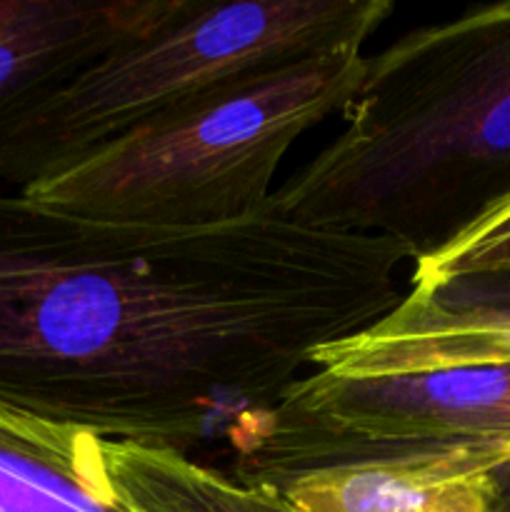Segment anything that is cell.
Here are the masks:
<instances>
[{
	"mask_svg": "<svg viewBox=\"0 0 510 512\" xmlns=\"http://www.w3.org/2000/svg\"><path fill=\"white\" fill-rule=\"evenodd\" d=\"M405 263L273 205L163 228L0 195V405L188 453L220 400L270 408L315 350L390 313Z\"/></svg>",
	"mask_w": 510,
	"mask_h": 512,
	"instance_id": "6da1fadb",
	"label": "cell"
},
{
	"mask_svg": "<svg viewBox=\"0 0 510 512\" xmlns=\"http://www.w3.org/2000/svg\"><path fill=\"white\" fill-rule=\"evenodd\" d=\"M343 130L273 190L278 215L415 260L508 193L510 3L420 25L365 58Z\"/></svg>",
	"mask_w": 510,
	"mask_h": 512,
	"instance_id": "7a4b0ae2",
	"label": "cell"
},
{
	"mask_svg": "<svg viewBox=\"0 0 510 512\" xmlns=\"http://www.w3.org/2000/svg\"><path fill=\"white\" fill-rule=\"evenodd\" d=\"M240 483L498 448L510 460V310L413 288L390 313L323 345L270 408L245 413Z\"/></svg>",
	"mask_w": 510,
	"mask_h": 512,
	"instance_id": "3957f363",
	"label": "cell"
},
{
	"mask_svg": "<svg viewBox=\"0 0 510 512\" xmlns=\"http://www.w3.org/2000/svg\"><path fill=\"white\" fill-rule=\"evenodd\" d=\"M350 43L240 75L130 130L20 195L88 220L210 228L260 215L288 150L348 105L365 73Z\"/></svg>",
	"mask_w": 510,
	"mask_h": 512,
	"instance_id": "277c9868",
	"label": "cell"
},
{
	"mask_svg": "<svg viewBox=\"0 0 510 512\" xmlns=\"http://www.w3.org/2000/svg\"><path fill=\"white\" fill-rule=\"evenodd\" d=\"M390 0H173L60 83L0 115V180L20 190L228 80L360 43Z\"/></svg>",
	"mask_w": 510,
	"mask_h": 512,
	"instance_id": "5b68a950",
	"label": "cell"
},
{
	"mask_svg": "<svg viewBox=\"0 0 510 512\" xmlns=\"http://www.w3.org/2000/svg\"><path fill=\"white\" fill-rule=\"evenodd\" d=\"M505 460L498 448H455L315 470L275 493L293 512H503L493 473Z\"/></svg>",
	"mask_w": 510,
	"mask_h": 512,
	"instance_id": "8992f818",
	"label": "cell"
},
{
	"mask_svg": "<svg viewBox=\"0 0 510 512\" xmlns=\"http://www.w3.org/2000/svg\"><path fill=\"white\" fill-rule=\"evenodd\" d=\"M173 0H0V115L150 28Z\"/></svg>",
	"mask_w": 510,
	"mask_h": 512,
	"instance_id": "52a82bcc",
	"label": "cell"
},
{
	"mask_svg": "<svg viewBox=\"0 0 510 512\" xmlns=\"http://www.w3.org/2000/svg\"><path fill=\"white\" fill-rule=\"evenodd\" d=\"M100 448L88 430L0 405V512H130Z\"/></svg>",
	"mask_w": 510,
	"mask_h": 512,
	"instance_id": "ba28073f",
	"label": "cell"
},
{
	"mask_svg": "<svg viewBox=\"0 0 510 512\" xmlns=\"http://www.w3.org/2000/svg\"><path fill=\"white\" fill-rule=\"evenodd\" d=\"M110 490L130 512H290L275 490L228 478L165 445L103 440Z\"/></svg>",
	"mask_w": 510,
	"mask_h": 512,
	"instance_id": "9c48e42d",
	"label": "cell"
},
{
	"mask_svg": "<svg viewBox=\"0 0 510 512\" xmlns=\"http://www.w3.org/2000/svg\"><path fill=\"white\" fill-rule=\"evenodd\" d=\"M413 265V288L450 290L510 278V190L480 210L443 248Z\"/></svg>",
	"mask_w": 510,
	"mask_h": 512,
	"instance_id": "30bf717a",
	"label": "cell"
},
{
	"mask_svg": "<svg viewBox=\"0 0 510 512\" xmlns=\"http://www.w3.org/2000/svg\"><path fill=\"white\" fill-rule=\"evenodd\" d=\"M495 485H498L500 495V508L503 512H510V460L495 468Z\"/></svg>",
	"mask_w": 510,
	"mask_h": 512,
	"instance_id": "8fae6325",
	"label": "cell"
},
{
	"mask_svg": "<svg viewBox=\"0 0 510 512\" xmlns=\"http://www.w3.org/2000/svg\"><path fill=\"white\" fill-rule=\"evenodd\" d=\"M508 310H510V305H508Z\"/></svg>",
	"mask_w": 510,
	"mask_h": 512,
	"instance_id": "7c38bea8",
	"label": "cell"
},
{
	"mask_svg": "<svg viewBox=\"0 0 510 512\" xmlns=\"http://www.w3.org/2000/svg\"><path fill=\"white\" fill-rule=\"evenodd\" d=\"M290 512H293V510H290Z\"/></svg>",
	"mask_w": 510,
	"mask_h": 512,
	"instance_id": "4fadbf2b",
	"label": "cell"
}]
</instances>
